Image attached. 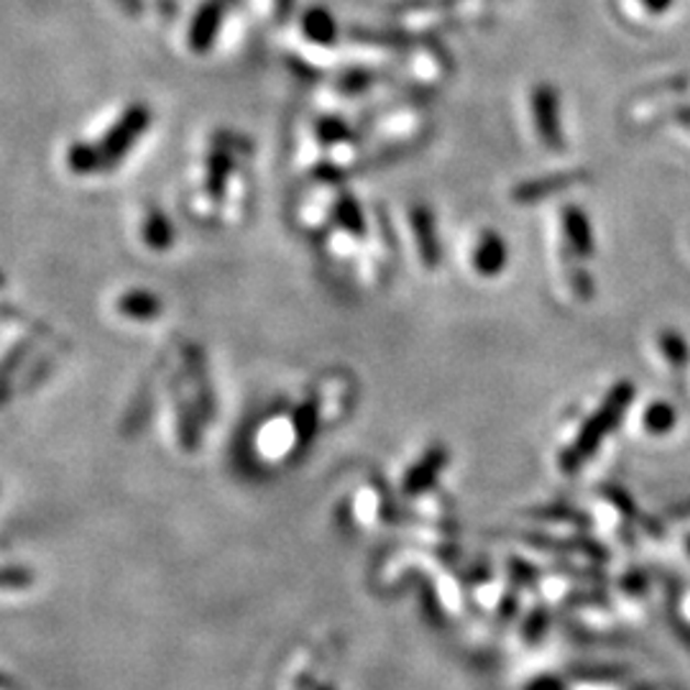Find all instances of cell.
<instances>
[{
	"mask_svg": "<svg viewBox=\"0 0 690 690\" xmlns=\"http://www.w3.org/2000/svg\"><path fill=\"white\" fill-rule=\"evenodd\" d=\"M152 125V111L144 103H133L123 111V115L113 123V129L100 141V156H103V169H115L125 159V154L136 146V141L144 136Z\"/></svg>",
	"mask_w": 690,
	"mask_h": 690,
	"instance_id": "cell-1",
	"label": "cell"
},
{
	"mask_svg": "<svg viewBox=\"0 0 690 690\" xmlns=\"http://www.w3.org/2000/svg\"><path fill=\"white\" fill-rule=\"evenodd\" d=\"M532 118H535L537 136L550 152H563L566 148V133L560 123V98L553 85H537L532 92Z\"/></svg>",
	"mask_w": 690,
	"mask_h": 690,
	"instance_id": "cell-2",
	"label": "cell"
},
{
	"mask_svg": "<svg viewBox=\"0 0 690 690\" xmlns=\"http://www.w3.org/2000/svg\"><path fill=\"white\" fill-rule=\"evenodd\" d=\"M225 5L229 0H205L194 13L187 31V44L194 54H205L215 46V38L221 34L223 19H225Z\"/></svg>",
	"mask_w": 690,
	"mask_h": 690,
	"instance_id": "cell-3",
	"label": "cell"
},
{
	"mask_svg": "<svg viewBox=\"0 0 690 690\" xmlns=\"http://www.w3.org/2000/svg\"><path fill=\"white\" fill-rule=\"evenodd\" d=\"M588 175L586 171H558V175H550V177H539V179H532V182H524L514 190V200L520 202H535L539 198H550V194L555 192H563L568 190V187L578 185L580 179H586Z\"/></svg>",
	"mask_w": 690,
	"mask_h": 690,
	"instance_id": "cell-4",
	"label": "cell"
},
{
	"mask_svg": "<svg viewBox=\"0 0 690 690\" xmlns=\"http://www.w3.org/2000/svg\"><path fill=\"white\" fill-rule=\"evenodd\" d=\"M474 264H476V271H481L483 277H493V274H499L501 269H504L507 264V243L501 235L497 233H483L481 241H478L476 246V254H474Z\"/></svg>",
	"mask_w": 690,
	"mask_h": 690,
	"instance_id": "cell-5",
	"label": "cell"
},
{
	"mask_svg": "<svg viewBox=\"0 0 690 690\" xmlns=\"http://www.w3.org/2000/svg\"><path fill=\"white\" fill-rule=\"evenodd\" d=\"M412 229H414V235H418V241H420L422 258H425L427 266H435L437 258H441V246H437L433 213H430L425 205L412 208Z\"/></svg>",
	"mask_w": 690,
	"mask_h": 690,
	"instance_id": "cell-6",
	"label": "cell"
},
{
	"mask_svg": "<svg viewBox=\"0 0 690 690\" xmlns=\"http://www.w3.org/2000/svg\"><path fill=\"white\" fill-rule=\"evenodd\" d=\"M302 31L310 42L331 46L338 36V23H335L333 13L327 8H310L308 13L302 15Z\"/></svg>",
	"mask_w": 690,
	"mask_h": 690,
	"instance_id": "cell-7",
	"label": "cell"
},
{
	"mask_svg": "<svg viewBox=\"0 0 690 690\" xmlns=\"http://www.w3.org/2000/svg\"><path fill=\"white\" fill-rule=\"evenodd\" d=\"M231 171H233V156L229 152H223V148H215V152L208 156V175H205L208 192L213 194L215 200H221L225 194Z\"/></svg>",
	"mask_w": 690,
	"mask_h": 690,
	"instance_id": "cell-8",
	"label": "cell"
},
{
	"mask_svg": "<svg viewBox=\"0 0 690 690\" xmlns=\"http://www.w3.org/2000/svg\"><path fill=\"white\" fill-rule=\"evenodd\" d=\"M563 225H566L568 241L574 243V248L578 254H591L593 251V235H591V225H588V218L583 210L578 208H566L563 213Z\"/></svg>",
	"mask_w": 690,
	"mask_h": 690,
	"instance_id": "cell-9",
	"label": "cell"
},
{
	"mask_svg": "<svg viewBox=\"0 0 690 690\" xmlns=\"http://www.w3.org/2000/svg\"><path fill=\"white\" fill-rule=\"evenodd\" d=\"M67 167L75 175H92V171L103 169V156H100V146L88 144V141H77L67 152Z\"/></svg>",
	"mask_w": 690,
	"mask_h": 690,
	"instance_id": "cell-10",
	"label": "cell"
},
{
	"mask_svg": "<svg viewBox=\"0 0 690 690\" xmlns=\"http://www.w3.org/2000/svg\"><path fill=\"white\" fill-rule=\"evenodd\" d=\"M144 238L152 248L156 251H164L169 248L171 238H175V231H171V225L167 221V215L162 213V210H148L146 221H144Z\"/></svg>",
	"mask_w": 690,
	"mask_h": 690,
	"instance_id": "cell-11",
	"label": "cell"
},
{
	"mask_svg": "<svg viewBox=\"0 0 690 690\" xmlns=\"http://www.w3.org/2000/svg\"><path fill=\"white\" fill-rule=\"evenodd\" d=\"M318 136L323 144L335 146V144H343L345 138H350V129L345 125V121H341V118H320Z\"/></svg>",
	"mask_w": 690,
	"mask_h": 690,
	"instance_id": "cell-12",
	"label": "cell"
},
{
	"mask_svg": "<svg viewBox=\"0 0 690 690\" xmlns=\"http://www.w3.org/2000/svg\"><path fill=\"white\" fill-rule=\"evenodd\" d=\"M335 215L341 218L343 229H348L350 233H356V235H364V218H360V210H358V205L350 198H341L338 200Z\"/></svg>",
	"mask_w": 690,
	"mask_h": 690,
	"instance_id": "cell-13",
	"label": "cell"
},
{
	"mask_svg": "<svg viewBox=\"0 0 690 690\" xmlns=\"http://www.w3.org/2000/svg\"><path fill=\"white\" fill-rule=\"evenodd\" d=\"M371 82L374 77L364 73V69H350V73H345L338 80V90L345 92V96H358V92H366L371 88Z\"/></svg>",
	"mask_w": 690,
	"mask_h": 690,
	"instance_id": "cell-14",
	"label": "cell"
},
{
	"mask_svg": "<svg viewBox=\"0 0 690 690\" xmlns=\"http://www.w3.org/2000/svg\"><path fill=\"white\" fill-rule=\"evenodd\" d=\"M123 310L133 312V315H152L156 310V300L144 292H133L123 300Z\"/></svg>",
	"mask_w": 690,
	"mask_h": 690,
	"instance_id": "cell-15",
	"label": "cell"
},
{
	"mask_svg": "<svg viewBox=\"0 0 690 690\" xmlns=\"http://www.w3.org/2000/svg\"><path fill=\"white\" fill-rule=\"evenodd\" d=\"M118 5H121L123 13L129 15H141L144 13V0H115Z\"/></svg>",
	"mask_w": 690,
	"mask_h": 690,
	"instance_id": "cell-16",
	"label": "cell"
},
{
	"mask_svg": "<svg viewBox=\"0 0 690 690\" xmlns=\"http://www.w3.org/2000/svg\"><path fill=\"white\" fill-rule=\"evenodd\" d=\"M639 3L645 5L649 13H665V11H670L672 0H639Z\"/></svg>",
	"mask_w": 690,
	"mask_h": 690,
	"instance_id": "cell-17",
	"label": "cell"
},
{
	"mask_svg": "<svg viewBox=\"0 0 690 690\" xmlns=\"http://www.w3.org/2000/svg\"><path fill=\"white\" fill-rule=\"evenodd\" d=\"M292 5H294V0H274V8H277L279 21L289 19V13H292Z\"/></svg>",
	"mask_w": 690,
	"mask_h": 690,
	"instance_id": "cell-18",
	"label": "cell"
}]
</instances>
